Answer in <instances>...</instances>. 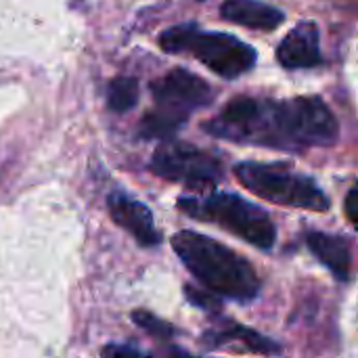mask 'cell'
<instances>
[{
  "label": "cell",
  "mask_w": 358,
  "mask_h": 358,
  "mask_svg": "<svg viewBox=\"0 0 358 358\" xmlns=\"http://www.w3.org/2000/svg\"><path fill=\"white\" fill-rule=\"evenodd\" d=\"M172 248L180 262L210 289V294L237 302H250L258 296L260 281L252 264L216 239L193 231H180L174 235Z\"/></svg>",
  "instance_id": "obj_1"
},
{
  "label": "cell",
  "mask_w": 358,
  "mask_h": 358,
  "mask_svg": "<svg viewBox=\"0 0 358 358\" xmlns=\"http://www.w3.org/2000/svg\"><path fill=\"white\" fill-rule=\"evenodd\" d=\"M166 52H191L214 73L233 80L256 65V50L239 38L222 31H201L195 23H182L166 29L159 38Z\"/></svg>",
  "instance_id": "obj_2"
},
{
  "label": "cell",
  "mask_w": 358,
  "mask_h": 358,
  "mask_svg": "<svg viewBox=\"0 0 358 358\" xmlns=\"http://www.w3.org/2000/svg\"><path fill=\"white\" fill-rule=\"evenodd\" d=\"M178 208L193 218L218 222L254 248L271 250L275 245L277 229L268 214L237 195L210 193L203 197H180Z\"/></svg>",
  "instance_id": "obj_3"
},
{
  "label": "cell",
  "mask_w": 358,
  "mask_h": 358,
  "mask_svg": "<svg viewBox=\"0 0 358 358\" xmlns=\"http://www.w3.org/2000/svg\"><path fill=\"white\" fill-rule=\"evenodd\" d=\"M203 130L233 143L289 149L281 124V103L275 101L237 96L214 120L203 124Z\"/></svg>",
  "instance_id": "obj_4"
},
{
  "label": "cell",
  "mask_w": 358,
  "mask_h": 358,
  "mask_svg": "<svg viewBox=\"0 0 358 358\" xmlns=\"http://www.w3.org/2000/svg\"><path fill=\"white\" fill-rule=\"evenodd\" d=\"M235 176L248 191L271 203L315 212L329 210L327 195L313 178L292 172L283 166L245 162L235 166Z\"/></svg>",
  "instance_id": "obj_5"
},
{
  "label": "cell",
  "mask_w": 358,
  "mask_h": 358,
  "mask_svg": "<svg viewBox=\"0 0 358 358\" xmlns=\"http://www.w3.org/2000/svg\"><path fill=\"white\" fill-rule=\"evenodd\" d=\"M151 170L168 180L182 182L197 193H206L222 178V164L210 153L187 145L168 141L151 157Z\"/></svg>",
  "instance_id": "obj_6"
},
{
  "label": "cell",
  "mask_w": 358,
  "mask_h": 358,
  "mask_svg": "<svg viewBox=\"0 0 358 358\" xmlns=\"http://www.w3.org/2000/svg\"><path fill=\"white\" fill-rule=\"evenodd\" d=\"M281 122L289 149L325 147L338 138V120L317 96H298L281 103Z\"/></svg>",
  "instance_id": "obj_7"
},
{
  "label": "cell",
  "mask_w": 358,
  "mask_h": 358,
  "mask_svg": "<svg viewBox=\"0 0 358 358\" xmlns=\"http://www.w3.org/2000/svg\"><path fill=\"white\" fill-rule=\"evenodd\" d=\"M151 94L157 109L187 120L191 111L210 105L214 90L203 78L187 69H172L151 84Z\"/></svg>",
  "instance_id": "obj_8"
},
{
  "label": "cell",
  "mask_w": 358,
  "mask_h": 358,
  "mask_svg": "<svg viewBox=\"0 0 358 358\" xmlns=\"http://www.w3.org/2000/svg\"><path fill=\"white\" fill-rule=\"evenodd\" d=\"M277 59L287 69L317 67L323 57L319 48V27L313 21L298 23L279 44Z\"/></svg>",
  "instance_id": "obj_9"
},
{
  "label": "cell",
  "mask_w": 358,
  "mask_h": 358,
  "mask_svg": "<svg viewBox=\"0 0 358 358\" xmlns=\"http://www.w3.org/2000/svg\"><path fill=\"white\" fill-rule=\"evenodd\" d=\"M109 206V214L111 218L126 229L141 245L151 248L159 243V233L155 231L153 224V216L149 212L147 206H143L141 201L128 197L126 193H113L107 199Z\"/></svg>",
  "instance_id": "obj_10"
},
{
  "label": "cell",
  "mask_w": 358,
  "mask_h": 358,
  "mask_svg": "<svg viewBox=\"0 0 358 358\" xmlns=\"http://www.w3.org/2000/svg\"><path fill=\"white\" fill-rule=\"evenodd\" d=\"M220 17L231 23L264 31L277 29L285 19L279 8L260 0H224L220 6Z\"/></svg>",
  "instance_id": "obj_11"
},
{
  "label": "cell",
  "mask_w": 358,
  "mask_h": 358,
  "mask_svg": "<svg viewBox=\"0 0 358 358\" xmlns=\"http://www.w3.org/2000/svg\"><path fill=\"white\" fill-rule=\"evenodd\" d=\"M306 245L313 254L336 275L340 281H348L352 273V252L344 237L329 235V233H308Z\"/></svg>",
  "instance_id": "obj_12"
},
{
  "label": "cell",
  "mask_w": 358,
  "mask_h": 358,
  "mask_svg": "<svg viewBox=\"0 0 358 358\" xmlns=\"http://www.w3.org/2000/svg\"><path fill=\"white\" fill-rule=\"evenodd\" d=\"M206 340H210V342H206L210 346L227 344V342H239L243 348H248L252 352H258V355H275V352H279V346L273 340H268V338H264V336H260V334H256V331H252L248 327L235 325V323L229 329H220L218 334L206 336Z\"/></svg>",
  "instance_id": "obj_13"
},
{
  "label": "cell",
  "mask_w": 358,
  "mask_h": 358,
  "mask_svg": "<svg viewBox=\"0 0 358 358\" xmlns=\"http://www.w3.org/2000/svg\"><path fill=\"white\" fill-rule=\"evenodd\" d=\"M138 103V82L128 76L113 78L107 88V105L115 113H126Z\"/></svg>",
  "instance_id": "obj_14"
},
{
  "label": "cell",
  "mask_w": 358,
  "mask_h": 358,
  "mask_svg": "<svg viewBox=\"0 0 358 358\" xmlns=\"http://www.w3.org/2000/svg\"><path fill=\"white\" fill-rule=\"evenodd\" d=\"M185 122H187V120H182V117H176V115H172V113H168V111H162V109H155V111H149V113L143 117L138 132H141V136H145V138H162V141H166V138H170Z\"/></svg>",
  "instance_id": "obj_15"
},
{
  "label": "cell",
  "mask_w": 358,
  "mask_h": 358,
  "mask_svg": "<svg viewBox=\"0 0 358 358\" xmlns=\"http://www.w3.org/2000/svg\"><path fill=\"white\" fill-rule=\"evenodd\" d=\"M132 321H134L141 329H145L147 334H151V336H155V338L168 340V338L174 336V329H172L168 323L159 321L155 315H151V313H147V310H136V313H132Z\"/></svg>",
  "instance_id": "obj_16"
},
{
  "label": "cell",
  "mask_w": 358,
  "mask_h": 358,
  "mask_svg": "<svg viewBox=\"0 0 358 358\" xmlns=\"http://www.w3.org/2000/svg\"><path fill=\"white\" fill-rule=\"evenodd\" d=\"M101 358H153L151 355L138 350V348H132V346H126V344H109L101 350Z\"/></svg>",
  "instance_id": "obj_17"
},
{
  "label": "cell",
  "mask_w": 358,
  "mask_h": 358,
  "mask_svg": "<svg viewBox=\"0 0 358 358\" xmlns=\"http://www.w3.org/2000/svg\"><path fill=\"white\" fill-rule=\"evenodd\" d=\"M185 294H187V298L195 304V306H199V308H218V300L216 298H212L208 292H199V289H195V287H185Z\"/></svg>",
  "instance_id": "obj_18"
},
{
  "label": "cell",
  "mask_w": 358,
  "mask_h": 358,
  "mask_svg": "<svg viewBox=\"0 0 358 358\" xmlns=\"http://www.w3.org/2000/svg\"><path fill=\"white\" fill-rule=\"evenodd\" d=\"M358 191L357 189H350L348 195H346V214H348V220L357 227L358 224Z\"/></svg>",
  "instance_id": "obj_19"
},
{
  "label": "cell",
  "mask_w": 358,
  "mask_h": 358,
  "mask_svg": "<svg viewBox=\"0 0 358 358\" xmlns=\"http://www.w3.org/2000/svg\"><path fill=\"white\" fill-rule=\"evenodd\" d=\"M166 358H197V357H191L189 352H182V350H176V348H174V350H170V352H168V357Z\"/></svg>",
  "instance_id": "obj_20"
}]
</instances>
